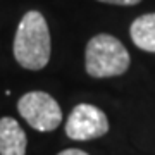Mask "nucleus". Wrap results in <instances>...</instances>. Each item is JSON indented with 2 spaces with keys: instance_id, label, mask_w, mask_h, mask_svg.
I'll use <instances>...</instances> for the list:
<instances>
[{
  "instance_id": "nucleus-8",
  "label": "nucleus",
  "mask_w": 155,
  "mask_h": 155,
  "mask_svg": "<svg viewBox=\"0 0 155 155\" xmlns=\"http://www.w3.org/2000/svg\"><path fill=\"white\" fill-rule=\"evenodd\" d=\"M57 155H88V153L79 148H67V150H62L61 153H57Z\"/></svg>"
},
{
  "instance_id": "nucleus-7",
  "label": "nucleus",
  "mask_w": 155,
  "mask_h": 155,
  "mask_svg": "<svg viewBox=\"0 0 155 155\" xmlns=\"http://www.w3.org/2000/svg\"><path fill=\"white\" fill-rule=\"evenodd\" d=\"M104 4H112V5H136L141 0H98Z\"/></svg>"
},
{
  "instance_id": "nucleus-2",
  "label": "nucleus",
  "mask_w": 155,
  "mask_h": 155,
  "mask_svg": "<svg viewBox=\"0 0 155 155\" xmlns=\"http://www.w3.org/2000/svg\"><path fill=\"white\" fill-rule=\"evenodd\" d=\"M127 67L129 54L116 36L102 33L88 41L84 50V69L91 78L121 76Z\"/></svg>"
},
{
  "instance_id": "nucleus-1",
  "label": "nucleus",
  "mask_w": 155,
  "mask_h": 155,
  "mask_svg": "<svg viewBox=\"0 0 155 155\" xmlns=\"http://www.w3.org/2000/svg\"><path fill=\"white\" fill-rule=\"evenodd\" d=\"M14 57L29 71L43 69L50 61V31L41 12L29 11L19 21L14 38Z\"/></svg>"
},
{
  "instance_id": "nucleus-3",
  "label": "nucleus",
  "mask_w": 155,
  "mask_h": 155,
  "mask_svg": "<svg viewBox=\"0 0 155 155\" xmlns=\"http://www.w3.org/2000/svg\"><path fill=\"white\" fill-rule=\"evenodd\" d=\"M17 110L22 119L40 133L54 131L62 122L61 105L45 91H28L22 95L17 102Z\"/></svg>"
},
{
  "instance_id": "nucleus-5",
  "label": "nucleus",
  "mask_w": 155,
  "mask_h": 155,
  "mask_svg": "<svg viewBox=\"0 0 155 155\" xmlns=\"http://www.w3.org/2000/svg\"><path fill=\"white\" fill-rule=\"evenodd\" d=\"M28 138L19 122L12 117L0 119V155H26Z\"/></svg>"
},
{
  "instance_id": "nucleus-4",
  "label": "nucleus",
  "mask_w": 155,
  "mask_h": 155,
  "mask_svg": "<svg viewBox=\"0 0 155 155\" xmlns=\"http://www.w3.org/2000/svg\"><path fill=\"white\" fill-rule=\"evenodd\" d=\"M109 131V121L104 110L91 104H79L66 121V134L76 141L100 138Z\"/></svg>"
},
{
  "instance_id": "nucleus-6",
  "label": "nucleus",
  "mask_w": 155,
  "mask_h": 155,
  "mask_svg": "<svg viewBox=\"0 0 155 155\" xmlns=\"http://www.w3.org/2000/svg\"><path fill=\"white\" fill-rule=\"evenodd\" d=\"M129 33L138 48L155 54V12L136 17L131 22Z\"/></svg>"
}]
</instances>
